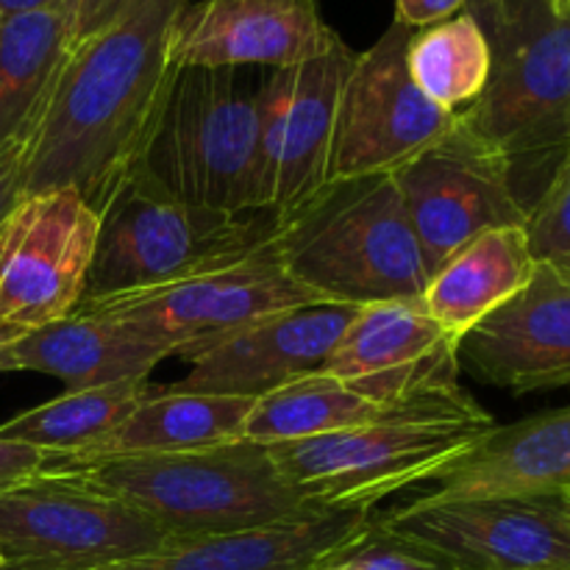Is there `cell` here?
<instances>
[{
    "instance_id": "obj_1",
    "label": "cell",
    "mask_w": 570,
    "mask_h": 570,
    "mask_svg": "<svg viewBox=\"0 0 570 570\" xmlns=\"http://www.w3.org/2000/svg\"><path fill=\"white\" fill-rule=\"evenodd\" d=\"M189 0H128L67 50L26 145V195L76 189L95 212L137 165L173 70V31Z\"/></svg>"
},
{
    "instance_id": "obj_2",
    "label": "cell",
    "mask_w": 570,
    "mask_h": 570,
    "mask_svg": "<svg viewBox=\"0 0 570 570\" xmlns=\"http://www.w3.org/2000/svg\"><path fill=\"white\" fill-rule=\"evenodd\" d=\"M490 76L460 120L510 167L529 212L570 159V14L554 0H468Z\"/></svg>"
},
{
    "instance_id": "obj_3",
    "label": "cell",
    "mask_w": 570,
    "mask_h": 570,
    "mask_svg": "<svg viewBox=\"0 0 570 570\" xmlns=\"http://www.w3.org/2000/svg\"><path fill=\"white\" fill-rule=\"evenodd\" d=\"M48 468L95 479L154 518L173 540L256 532L334 510L295 488L267 445L248 440L181 454L111 456Z\"/></svg>"
},
{
    "instance_id": "obj_4",
    "label": "cell",
    "mask_w": 570,
    "mask_h": 570,
    "mask_svg": "<svg viewBox=\"0 0 570 570\" xmlns=\"http://www.w3.org/2000/svg\"><path fill=\"white\" fill-rule=\"evenodd\" d=\"M284 271L321 304L421 298L429 265L393 176L334 181L276 223Z\"/></svg>"
},
{
    "instance_id": "obj_5",
    "label": "cell",
    "mask_w": 570,
    "mask_h": 570,
    "mask_svg": "<svg viewBox=\"0 0 570 570\" xmlns=\"http://www.w3.org/2000/svg\"><path fill=\"white\" fill-rule=\"evenodd\" d=\"M262 81L248 67H176L134 170L189 204L265 212Z\"/></svg>"
},
{
    "instance_id": "obj_6",
    "label": "cell",
    "mask_w": 570,
    "mask_h": 570,
    "mask_svg": "<svg viewBox=\"0 0 570 570\" xmlns=\"http://www.w3.org/2000/svg\"><path fill=\"white\" fill-rule=\"evenodd\" d=\"M499 423L465 390L399 406L382 421L271 445L284 476L326 507H376L384 495L434 482Z\"/></svg>"
},
{
    "instance_id": "obj_7",
    "label": "cell",
    "mask_w": 570,
    "mask_h": 570,
    "mask_svg": "<svg viewBox=\"0 0 570 570\" xmlns=\"http://www.w3.org/2000/svg\"><path fill=\"white\" fill-rule=\"evenodd\" d=\"M276 234L265 212L209 209L128 170L98 212V243L83 298L165 287L248 254Z\"/></svg>"
},
{
    "instance_id": "obj_8",
    "label": "cell",
    "mask_w": 570,
    "mask_h": 570,
    "mask_svg": "<svg viewBox=\"0 0 570 570\" xmlns=\"http://www.w3.org/2000/svg\"><path fill=\"white\" fill-rule=\"evenodd\" d=\"M150 515L65 468L0 493L3 570H104L170 543Z\"/></svg>"
},
{
    "instance_id": "obj_9",
    "label": "cell",
    "mask_w": 570,
    "mask_h": 570,
    "mask_svg": "<svg viewBox=\"0 0 570 570\" xmlns=\"http://www.w3.org/2000/svg\"><path fill=\"white\" fill-rule=\"evenodd\" d=\"M81 304L134 323L142 332L173 345L178 360L189 362L228 334L304 304H321L293 282L278 256L276 234L248 254L204 273L139 289V293L83 298Z\"/></svg>"
},
{
    "instance_id": "obj_10",
    "label": "cell",
    "mask_w": 570,
    "mask_h": 570,
    "mask_svg": "<svg viewBox=\"0 0 570 570\" xmlns=\"http://www.w3.org/2000/svg\"><path fill=\"white\" fill-rule=\"evenodd\" d=\"M98 212L76 189L22 195L0 228V337L61 321L87 295Z\"/></svg>"
},
{
    "instance_id": "obj_11",
    "label": "cell",
    "mask_w": 570,
    "mask_h": 570,
    "mask_svg": "<svg viewBox=\"0 0 570 570\" xmlns=\"http://www.w3.org/2000/svg\"><path fill=\"white\" fill-rule=\"evenodd\" d=\"M412 28L393 20L356 53L334 120L328 184L390 176L451 131L456 115L434 106L406 70Z\"/></svg>"
},
{
    "instance_id": "obj_12",
    "label": "cell",
    "mask_w": 570,
    "mask_h": 570,
    "mask_svg": "<svg viewBox=\"0 0 570 570\" xmlns=\"http://www.w3.org/2000/svg\"><path fill=\"white\" fill-rule=\"evenodd\" d=\"M429 273L484 232L527 226L510 167L456 115L445 137L395 173Z\"/></svg>"
},
{
    "instance_id": "obj_13",
    "label": "cell",
    "mask_w": 570,
    "mask_h": 570,
    "mask_svg": "<svg viewBox=\"0 0 570 570\" xmlns=\"http://www.w3.org/2000/svg\"><path fill=\"white\" fill-rule=\"evenodd\" d=\"M356 53L340 39L262 81V209L282 223L328 187L340 92Z\"/></svg>"
},
{
    "instance_id": "obj_14",
    "label": "cell",
    "mask_w": 570,
    "mask_h": 570,
    "mask_svg": "<svg viewBox=\"0 0 570 570\" xmlns=\"http://www.w3.org/2000/svg\"><path fill=\"white\" fill-rule=\"evenodd\" d=\"M379 518L456 570H570V515L562 495L440 504L415 499Z\"/></svg>"
},
{
    "instance_id": "obj_15",
    "label": "cell",
    "mask_w": 570,
    "mask_h": 570,
    "mask_svg": "<svg viewBox=\"0 0 570 570\" xmlns=\"http://www.w3.org/2000/svg\"><path fill=\"white\" fill-rule=\"evenodd\" d=\"M460 343L421 298L360 306L323 365L328 376L384 406H404L460 390Z\"/></svg>"
},
{
    "instance_id": "obj_16",
    "label": "cell",
    "mask_w": 570,
    "mask_h": 570,
    "mask_svg": "<svg viewBox=\"0 0 570 570\" xmlns=\"http://www.w3.org/2000/svg\"><path fill=\"white\" fill-rule=\"evenodd\" d=\"M360 306L304 304L228 334L189 360L178 390L234 399H265L273 390L323 371Z\"/></svg>"
},
{
    "instance_id": "obj_17",
    "label": "cell",
    "mask_w": 570,
    "mask_h": 570,
    "mask_svg": "<svg viewBox=\"0 0 570 570\" xmlns=\"http://www.w3.org/2000/svg\"><path fill=\"white\" fill-rule=\"evenodd\" d=\"M334 42L321 0H189L173 31V65L284 70Z\"/></svg>"
},
{
    "instance_id": "obj_18",
    "label": "cell",
    "mask_w": 570,
    "mask_h": 570,
    "mask_svg": "<svg viewBox=\"0 0 570 570\" xmlns=\"http://www.w3.org/2000/svg\"><path fill=\"white\" fill-rule=\"evenodd\" d=\"M460 367L510 393L570 387V276L549 265L460 340Z\"/></svg>"
},
{
    "instance_id": "obj_19",
    "label": "cell",
    "mask_w": 570,
    "mask_h": 570,
    "mask_svg": "<svg viewBox=\"0 0 570 570\" xmlns=\"http://www.w3.org/2000/svg\"><path fill=\"white\" fill-rule=\"evenodd\" d=\"M417 501L546 499L570 493V406L495 426Z\"/></svg>"
},
{
    "instance_id": "obj_20",
    "label": "cell",
    "mask_w": 570,
    "mask_h": 570,
    "mask_svg": "<svg viewBox=\"0 0 570 570\" xmlns=\"http://www.w3.org/2000/svg\"><path fill=\"white\" fill-rule=\"evenodd\" d=\"M11 356L17 371L53 376L65 390H92L148 379L176 351L122 317L78 304L61 321L14 340Z\"/></svg>"
},
{
    "instance_id": "obj_21",
    "label": "cell",
    "mask_w": 570,
    "mask_h": 570,
    "mask_svg": "<svg viewBox=\"0 0 570 570\" xmlns=\"http://www.w3.org/2000/svg\"><path fill=\"white\" fill-rule=\"evenodd\" d=\"M373 521V507H334L284 527L170 540L150 554L104 570H317Z\"/></svg>"
},
{
    "instance_id": "obj_22",
    "label": "cell",
    "mask_w": 570,
    "mask_h": 570,
    "mask_svg": "<svg viewBox=\"0 0 570 570\" xmlns=\"http://www.w3.org/2000/svg\"><path fill=\"white\" fill-rule=\"evenodd\" d=\"M256 401L234 395H206L176 384H150L148 395L126 421L83 454L50 460V465H81L111 456H159L212 449L245 440V423Z\"/></svg>"
},
{
    "instance_id": "obj_23",
    "label": "cell",
    "mask_w": 570,
    "mask_h": 570,
    "mask_svg": "<svg viewBox=\"0 0 570 570\" xmlns=\"http://www.w3.org/2000/svg\"><path fill=\"white\" fill-rule=\"evenodd\" d=\"M538 271L527 226L484 232L429 276L421 304L460 343L468 332L515 298Z\"/></svg>"
},
{
    "instance_id": "obj_24",
    "label": "cell",
    "mask_w": 570,
    "mask_h": 570,
    "mask_svg": "<svg viewBox=\"0 0 570 570\" xmlns=\"http://www.w3.org/2000/svg\"><path fill=\"white\" fill-rule=\"evenodd\" d=\"M67 50L70 45L59 11L0 20V150L28 145Z\"/></svg>"
},
{
    "instance_id": "obj_25",
    "label": "cell",
    "mask_w": 570,
    "mask_h": 570,
    "mask_svg": "<svg viewBox=\"0 0 570 570\" xmlns=\"http://www.w3.org/2000/svg\"><path fill=\"white\" fill-rule=\"evenodd\" d=\"M395 410L399 406L376 404L354 393L326 371H315L256 401L245 423V440L271 449V445L298 443V440L367 426Z\"/></svg>"
},
{
    "instance_id": "obj_26",
    "label": "cell",
    "mask_w": 570,
    "mask_h": 570,
    "mask_svg": "<svg viewBox=\"0 0 570 570\" xmlns=\"http://www.w3.org/2000/svg\"><path fill=\"white\" fill-rule=\"evenodd\" d=\"M148 379L92 390H65L59 399L0 423V438L45 451L50 460L83 454L109 438L126 421L128 412L148 395Z\"/></svg>"
},
{
    "instance_id": "obj_27",
    "label": "cell",
    "mask_w": 570,
    "mask_h": 570,
    "mask_svg": "<svg viewBox=\"0 0 570 570\" xmlns=\"http://www.w3.org/2000/svg\"><path fill=\"white\" fill-rule=\"evenodd\" d=\"M406 70L415 87L443 111L460 115L482 95L490 76V42L471 11L412 31Z\"/></svg>"
},
{
    "instance_id": "obj_28",
    "label": "cell",
    "mask_w": 570,
    "mask_h": 570,
    "mask_svg": "<svg viewBox=\"0 0 570 570\" xmlns=\"http://www.w3.org/2000/svg\"><path fill=\"white\" fill-rule=\"evenodd\" d=\"M317 570H456L443 554L376 521Z\"/></svg>"
},
{
    "instance_id": "obj_29",
    "label": "cell",
    "mask_w": 570,
    "mask_h": 570,
    "mask_svg": "<svg viewBox=\"0 0 570 570\" xmlns=\"http://www.w3.org/2000/svg\"><path fill=\"white\" fill-rule=\"evenodd\" d=\"M527 237L540 265L570 276V159L529 212Z\"/></svg>"
},
{
    "instance_id": "obj_30",
    "label": "cell",
    "mask_w": 570,
    "mask_h": 570,
    "mask_svg": "<svg viewBox=\"0 0 570 570\" xmlns=\"http://www.w3.org/2000/svg\"><path fill=\"white\" fill-rule=\"evenodd\" d=\"M126 3L128 0H61L59 14L65 22L67 45L72 48V45L98 33L126 9Z\"/></svg>"
},
{
    "instance_id": "obj_31",
    "label": "cell",
    "mask_w": 570,
    "mask_h": 570,
    "mask_svg": "<svg viewBox=\"0 0 570 570\" xmlns=\"http://www.w3.org/2000/svg\"><path fill=\"white\" fill-rule=\"evenodd\" d=\"M50 465V454L26 443H11L0 438V493L26 479L37 476Z\"/></svg>"
},
{
    "instance_id": "obj_32",
    "label": "cell",
    "mask_w": 570,
    "mask_h": 570,
    "mask_svg": "<svg viewBox=\"0 0 570 570\" xmlns=\"http://www.w3.org/2000/svg\"><path fill=\"white\" fill-rule=\"evenodd\" d=\"M26 195V145L0 150V228Z\"/></svg>"
},
{
    "instance_id": "obj_33",
    "label": "cell",
    "mask_w": 570,
    "mask_h": 570,
    "mask_svg": "<svg viewBox=\"0 0 570 570\" xmlns=\"http://www.w3.org/2000/svg\"><path fill=\"white\" fill-rule=\"evenodd\" d=\"M465 6L468 0H395V20L417 31L460 14Z\"/></svg>"
},
{
    "instance_id": "obj_34",
    "label": "cell",
    "mask_w": 570,
    "mask_h": 570,
    "mask_svg": "<svg viewBox=\"0 0 570 570\" xmlns=\"http://www.w3.org/2000/svg\"><path fill=\"white\" fill-rule=\"evenodd\" d=\"M61 0H0V20L20 14H33V11H59Z\"/></svg>"
},
{
    "instance_id": "obj_35",
    "label": "cell",
    "mask_w": 570,
    "mask_h": 570,
    "mask_svg": "<svg viewBox=\"0 0 570 570\" xmlns=\"http://www.w3.org/2000/svg\"><path fill=\"white\" fill-rule=\"evenodd\" d=\"M17 371V362L14 356H11V343H6L3 337H0V373H14Z\"/></svg>"
},
{
    "instance_id": "obj_36",
    "label": "cell",
    "mask_w": 570,
    "mask_h": 570,
    "mask_svg": "<svg viewBox=\"0 0 570 570\" xmlns=\"http://www.w3.org/2000/svg\"><path fill=\"white\" fill-rule=\"evenodd\" d=\"M554 6L560 11H566V14H570V0H554Z\"/></svg>"
},
{
    "instance_id": "obj_37",
    "label": "cell",
    "mask_w": 570,
    "mask_h": 570,
    "mask_svg": "<svg viewBox=\"0 0 570 570\" xmlns=\"http://www.w3.org/2000/svg\"><path fill=\"white\" fill-rule=\"evenodd\" d=\"M562 501H566V510H568V515H570V493L562 495Z\"/></svg>"
},
{
    "instance_id": "obj_38",
    "label": "cell",
    "mask_w": 570,
    "mask_h": 570,
    "mask_svg": "<svg viewBox=\"0 0 570 570\" xmlns=\"http://www.w3.org/2000/svg\"><path fill=\"white\" fill-rule=\"evenodd\" d=\"M3 566H6V560H3V551H0V570H3Z\"/></svg>"
}]
</instances>
